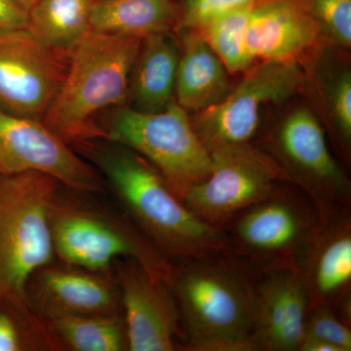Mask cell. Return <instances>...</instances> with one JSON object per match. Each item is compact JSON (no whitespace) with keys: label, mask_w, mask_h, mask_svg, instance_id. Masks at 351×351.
I'll return each mask as SVG.
<instances>
[{"label":"cell","mask_w":351,"mask_h":351,"mask_svg":"<svg viewBox=\"0 0 351 351\" xmlns=\"http://www.w3.org/2000/svg\"><path fill=\"white\" fill-rule=\"evenodd\" d=\"M77 145L110 184L128 218L170 262L230 251L226 232L196 216L137 152L105 138Z\"/></svg>","instance_id":"obj_1"},{"label":"cell","mask_w":351,"mask_h":351,"mask_svg":"<svg viewBox=\"0 0 351 351\" xmlns=\"http://www.w3.org/2000/svg\"><path fill=\"white\" fill-rule=\"evenodd\" d=\"M261 276L262 271L230 251L175 263L170 286L184 350L253 351Z\"/></svg>","instance_id":"obj_2"},{"label":"cell","mask_w":351,"mask_h":351,"mask_svg":"<svg viewBox=\"0 0 351 351\" xmlns=\"http://www.w3.org/2000/svg\"><path fill=\"white\" fill-rule=\"evenodd\" d=\"M143 39L89 32L69 51L66 75L43 121L68 144L104 138L97 119L127 105Z\"/></svg>","instance_id":"obj_3"},{"label":"cell","mask_w":351,"mask_h":351,"mask_svg":"<svg viewBox=\"0 0 351 351\" xmlns=\"http://www.w3.org/2000/svg\"><path fill=\"white\" fill-rule=\"evenodd\" d=\"M61 186L43 173L0 174V307L29 311L27 286L54 258L51 209Z\"/></svg>","instance_id":"obj_4"},{"label":"cell","mask_w":351,"mask_h":351,"mask_svg":"<svg viewBox=\"0 0 351 351\" xmlns=\"http://www.w3.org/2000/svg\"><path fill=\"white\" fill-rule=\"evenodd\" d=\"M322 223L315 203L293 182L276 189L228 221L230 253L260 270L294 269Z\"/></svg>","instance_id":"obj_5"},{"label":"cell","mask_w":351,"mask_h":351,"mask_svg":"<svg viewBox=\"0 0 351 351\" xmlns=\"http://www.w3.org/2000/svg\"><path fill=\"white\" fill-rule=\"evenodd\" d=\"M98 125L105 140L149 161L182 200L212 169L211 154L193 129L189 113L176 101L154 112L128 105L114 108Z\"/></svg>","instance_id":"obj_6"},{"label":"cell","mask_w":351,"mask_h":351,"mask_svg":"<svg viewBox=\"0 0 351 351\" xmlns=\"http://www.w3.org/2000/svg\"><path fill=\"white\" fill-rule=\"evenodd\" d=\"M58 197L51 209V230L55 254L64 263L104 272L119 261L131 260L170 284L175 263L157 250L130 219Z\"/></svg>","instance_id":"obj_7"},{"label":"cell","mask_w":351,"mask_h":351,"mask_svg":"<svg viewBox=\"0 0 351 351\" xmlns=\"http://www.w3.org/2000/svg\"><path fill=\"white\" fill-rule=\"evenodd\" d=\"M237 87L216 105L191 115L193 129L210 154L253 144L269 104L281 103L304 87L299 61L261 62L245 71Z\"/></svg>","instance_id":"obj_8"},{"label":"cell","mask_w":351,"mask_h":351,"mask_svg":"<svg viewBox=\"0 0 351 351\" xmlns=\"http://www.w3.org/2000/svg\"><path fill=\"white\" fill-rule=\"evenodd\" d=\"M291 182L315 203L321 216L351 209V184L311 110L295 108L269 136L267 149Z\"/></svg>","instance_id":"obj_9"},{"label":"cell","mask_w":351,"mask_h":351,"mask_svg":"<svg viewBox=\"0 0 351 351\" xmlns=\"http://www.w3.org/2000/svg\"><path fill=\"white\" fill-rule=\"evenodd\" d=\"M212 169L182 197L201 219L223 230L228 221L290 182L269 152L254 144L233 145L211 152Z\"/></svg>","instance_id":"obj_10"},{"label":"cell","mask_w":351,"mask_h":351,"mask_svg":"<svg viewBox=\"0 0 351 351\" xmlns=\"http://www.w3.org/2000/svg\"><path fill=\"white\" fill-rule=\"evenodd\" d=\"M23 172L50 176L78 193H95L104 189L96 168L43 120L0 110V174Z\"/></svg>","instance_id":"obj_11"},{"label":"cell","mask_w":351,"mask_h":351,"mask_svg":"<svg viewBox=\"0 0 351 351\" xmlns=\"http://www.w3.org/2000/svg\"><path fill=\"white\" fill-rule=\"evenodd\" d=\"M69 54L27 29L0 32V110L43 120L66 75Z\"/></svg>","instance_id":"obj_12"},{"label":"cell","mask_w":351,"mask_h":351,"mask_svg":"<svg viewBox=\"0 0 351 351\" xmlns=\"http://www.w3.org/2000/svg\"><path fill=\"white\" fill-rule=\"evenodd\" d=\"M128 350L174 351L184 341L170 284L131 260L114 263Z\"/></svg>","instance_id":"obj_13"},{"label":"cell","mask_w":351,"mask_h":351,"mask_svg":"<svg viewBox=\"0 0 351 351\" xmlns=\"http://www.w3.org/2000/svg\"><path fill=\"white\" fill-rule=\"evenodd\" d=\"M350 211L323 217L319 230L295 267L311 307L327 306L337 311L351 304Z\"/></svg>","instance_id":"obj_14"},{"label":"cell","mask_w":351,"mask_h":351,"mask_svg":"<svg viewBox=\"0 0 351 351\" xmlns=\"http://www.w3.org/2000/svg\"><path fill=\"white\" fill-rule=\"evenodd\" d=\"M311 300L294 269L262 271L251 332L253 351H299Z\"/></svg>","instance_id":"obj_15"},{"label":"cell","mask_w":351,"mask_h":351,"mask_svg":"<svg viewBox=\"0 0 351 351\" xmlns=\"http://www.w3.org/2000/svg\"><path fill=\"white\" fill-rule=\"evenodd\" d=\"M322 39L301 0H260L251 7L245 46L251 63L299 61Z\"/></svg>","instance_id":"obj_16"},{"label":"cell","mask_w":351,"mask_h":351,"mask_svg":"<svg viewBox=\"0 0 351 351\" xmlns=\"http://www.w3.org/2000/svg\"><path fill=\"white\" fill-rule=\"evenodd\" d=\"M69 267L47 265L27 286V302L34 301L44 317L123 313L117 285L96 272Z\"/></svg>","instance_id":"obj_17"},{"label":"cell","mask_w":351,"mask_h":351,"mask_svg":"<svg viewBox=\"0 0 351 351\" xmlns=\"http://www.w3.org/2000/svg\"><path fill=\"white\" fill-rule=\"evenodd\" d=\"M181 32L175 101L186 112L197 113L230 93L232 73L199 32Z\"/></svg>","instance_id":"obj_18"},{"label":"cell","mask_w":351,"mask_h":351,"mask_svg":"<svg viewBox=\"0 0 351 351\" xmlns=\"http://www.w3.org/2000/svg\"><path fill=\"white\" fill-rule=\"evenodd\" d=\"M179 55V45L171 32L143 39L132 69L130 107L142 112H160L175 101Z\"/></svg>","instance_id":"obj_19"},{"label":"cell","mask_w":351,"mask_h":351,"mask_svg":"<svg viewBox=\"0 0 351 351\" xmlns=\"http://www.w3.org/2000/svg\"><path fill=\"white\" fill-rule=\"evenodd\" d=\"M177 0H95L91 32L144 39L177 29Z\"/></svg>","instance_id":"obj_20"},{"label":"cell","mask_w":351,"mask_h":351,"mask_svg":"<svg viewBox=\"0 0 351 351\" xmlns=\"http://www.w3.org/2000/svg\"><path fill=\"white\" fill-rule=\"evenodd\" d=\"M95 0H34L27 31L48 47L68 52L91 32Z\"/></svg>","instance_id":"obj_21"},{"label":"cell","mask_w":351,"mask_h":351,"mask_svg":"<svg viewBox=\"0 0 351 351\" xmlns=\"http://www.w3.org/2000/svg\"><path fill=\"white\" fill-rule=\"evenodd\" d=\"M46 320L47 331L71 350H128L123 313L66 314Z\"/></svg>","instance_id":"obj_22"},{"label":"cell","mask_w":351,"mask_h":351,"mask_svg":"<svg viewBox=\"0 0 351 351\" xmlns=\"http://www.w3.org/2000/svg\"><path fill=\"white\" fill-rule=\"evenodd\" d=\"M253 5L226 14L198 32L232 75L245 73L253 66L245 46V27Z\"/></svg>","instance_id":"obj_23"},{"label":"cell","mask_w":351,"mask_h":351,"mask_svg":"<svg viewBox=\"0 0 351 351\" xmlns=\"http://www.w3.org/2000/svg\"><path fill=\"white\" fill-rule=\"evenodd\" d=\"M325 107L335 145L348 162L351 152V71L339 69L325 85Z\"/></svg>","instance_id":"obj_24"},{"label":"cell","mask_w":351,"mask_h":351,"mask_svg":"<svg viewBox=\"0 0 351 351\" xmlns=\"http://www.w3.org/2000/svg\"><path fill=\"white\" fill-rule=\"evenodd\" d=\"M319 27L321 36L337 47L351 46V0H301Z\"/></svg>","instance_id":"obj_25"},{"label":"cell","mask_w":351,"mask_h":351,"mask_svg":"<svg viewBox=\"0 0 351 351\" xmlns=\"http://www.w3.org/2000/svg\"><path fill=\"white\" fill-rule=\"evenodd\" d=\"M260 0H177V29L199 32L208 24L237 9L253 5Z\"/></svg>","instance_id":"obj_26"},{"label":"cell","mask_w":351,"mask_h":351,"mask_svg":"<svg viewBox=\"0 0 351 351\" xmlns=\"http://www.w3.org/2000/svg\"><path fill=\"white\" fill-rule=\"evenodd\" d=\"M350 326L332 307L314 306L306 315L304 338L321 339L337 346L339 351H350Z\"/></svg>","instance_id":"obj_27"},{"label":"cell","mask_w":351,"mask_h":351,"mask_svg":"<svg viewBox=\"0 0 351 351\" xmlns=\"http://www.w3.org/2000/svg\"><path fill=\"white\" fill-rule=\"evenodd\" d=\"M22 309L14 307H0V351H21L27 350V339L25 336L18 314Z\"/></svg>","instance_id":"obj_28"},{"label":"cell","mask_w":351,"mask_h":351,"mask_svg":"<svg viewBox=\"0 0 351 351\" xmlns=\"http://www.w3.org/2000/svg\"><path fill=\"white\" fill-rule=\"evenodd\" d=\"M32 0H0V32L27 29Z\"/></svg>","instance_id":"obj_29"},{"label":"cell","mask_w":351,"mask_h":351,"mask_svg":"<svg viewBox=\"0 0 351 351\" xmlns=\"http://www.w3.org/2000/svg\"><path fill=\"white\" fill-rule=\"evenodd\" d=\"M32 1H34V0H32Z\"/></svg>","instance_id":"obj_30"}]
</instances>
